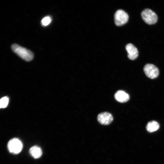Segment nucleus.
I'll list each match as a JSON object with an SVG mask.
<instances>
[{"label": "nucleus", "mask_w": 164, "mask_h": 164, "mask_svg": "<svg viewBox=\"0 0 164 164\" xmlns=\"http://www.w3.org/2000/svg\"><path fill=\"white\" fill-rule=\"evenodd\" d=\"M11 47L15 53L26 61H30L34 57V54L31 51L17 44H13Z\"/></svg>", "instance_id": "nucleus-1"}, {"label": "nucleus", "mask_w": 164, "mask_h": 164, "mask_svg": "<svg viewBox=\"0 0 164 164\" xmlns=\"http://www.w3.org/2000/svg\"><path fill=\"white\" fill-rule=\"evenodd\" d=\"M141 15L145 22L149 25L155 23L158 20L156 14L149 9L147 8L143 10L141 13Z\"/></svg>", "instance_id": "nucleus-2"}, {"label": "nucleus", "mask_w": 164, "mask_h": 164, "mask_svg": "<svg viewBox=\"0 0 164 164\" xmlns=\"http://www.w3.org/2000/svg\"><path fill=\"white\" fill-rule=\"evenodd\" d=\"M22 146V142L17 138L12 139L8 144V148L9 151L15 154L19 153L21 151Z\"/></svg>", "instance_id": "nucleus-3"}, {"label": "nucleus", "mask_w": 164, "mask_h": 164, "mask_svg": "<svg viewBox=\"0 0 164 164\" xmlns=\"http://www.w3.org/2000/svg\"><path fill=\"white\" fill-rule=\"evenodd\" d=\"M129 16L128 14L122 9L117 10L114 15V21L117 26H121L128 21Z\"/></svg>", "instance_id": "nucleus-4"}, {"label": "nucleus", "mask_w": 164, "mask_h": 164, "mask_svg": "<svg viewBox=\"0 0 164 164\" xmlns=\"http://www.w3.org/2000/svg\"><path fill=\"white\" fill-rule=\"evenodd\" d=\"M143 70L147 76L151 79L156 78L159 75V69L152 64L148 63L146 64L144 67Z\"/></svg>", "instance_id": "nucleus-5"}, {"label": "nucleus", "mask_w": 164, "mask_h": 164, "mask_svg": "<svg viewBox=\"0 0 164 164\" xmlns=\"http://www.w3.org/2000/svg\"><path fill=\"white\" fill-rule=\"evenodd\" d=\"M97 119L101 124L107 125L110 124L112 121L113 118L110 113L104 112L99 114L97 116Z\"/></svg>", "instance_id": "nucleus-6"}, {"label": "nucleus", "mask_w": 164, "mask_h": 164, "mask_svg": "<svg viewBox=\"0 0 164 164\" xmlns=\"http://www.w3.org/2000/svg\"><path fill=\"white\" fill-rule=\"evenodd\" d=\"M126 49L128 53V56L131 60L136 59L138 55L137 49L133 44L128 43L125 46Z\"/></svg>", "instance_id": "nucleus-7"}, {"label": "nucleus", "mask_w": 164, "mask_h": 164, "mask_svg": "<svg viewBox=\"0 0 164 164\" xmlns=\"http://www.w3.org/2000/svg\"><path fill=\"white\" fill-rule=\"evenodd\" d=\"M114 97L117 101L121 103L126 102L129 99V95L122 90L118 91L114 94Z\"/></svg>", "instance_id": "nucleus-8"}, {"label": "nucleus", "mask_w": 164, "mask_h": 164, "mask_svg": "<svg viewBox=\"0 0 164 164\" xmlns=\"http://www.w3.org/2000/svg\"><path fill=\"white\" fill-rule=\"evenodd\" d=\"M29 152L30 155L35 158H39L42 154L41 149L37 146H34L31 147Z\"/></svg>", "instance_id": "nucleus-9"}, {"label": "nucleus", "mask_w": 164, "mask_h": 164, "mask_svg": "<svg viewBox=\"0 0 164 164\" xmlns=\"http://www.w3.org/2000/svg\"><path fill=\"white\" fill-rule=\"evenodd\" d=\"M159 128V125L158 123L154 121L149 122L146 127L147 131L150 132H152L157 130Z\"/></svg>", "instance_id": "nucleus-10"}, {"label": "nucleus", "mask_w": 164, "mask_h": 164, "mask_svg": "<svg viewBox=\"0 0 164 164\" xmlns=\"http://www.w3.org/2000/svg\"><path fill=\"white\" fill-rule=\"evenodd\" d=\"M9 102V98L7 97H2L0 101V107L1 108H6L8 105Z\"/></svg>", "instance_id": "nucleus-11"}, {"label": "nucleus", "mask_w": 164, "mask_h": 164, "mask_svg": "<svg viewBox=\"0 0 164 164\" xmlns=\"http://www.w3.org/2000/svg\"><path fill=\"white\" fill-rule=\"evenodd\" d=\"M52 19L50 16H46L43 18L41 21L42 26H46L48 25L51 22Z\"/></svg>", "instance_id": "nucleus-12"}]
</instances>
